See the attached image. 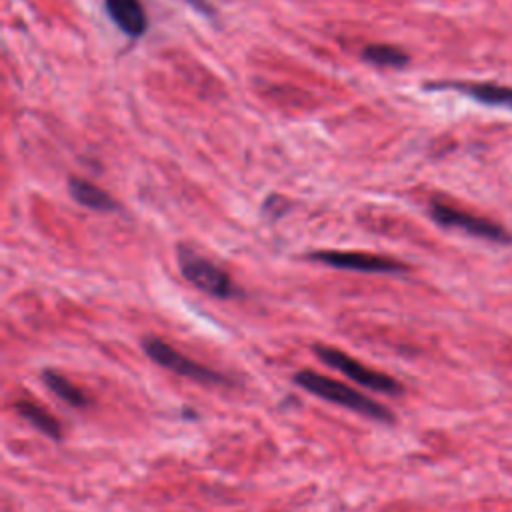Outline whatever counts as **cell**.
Masks as SVG:
<instances>
[{
	"label": "cell",
	"mask_w": 512,
	"mask_h": 512,
	"mask_svg": "<svg viewBox=\"0 0 512 512\" xmlns=\"http://www.w3.org/2000/svg\"><path fill=\"white\" fill-rule=\"evenodd\" d=\"M294 382L300 388L308 390L310 394H314L318 398H324L328 402L346 406L348 410L358 412L366 418H372V420H378V422H392L394 420V414L386 406H382L380 402L356 392L354 388L346 386L344 382L332 380V378H328L324 374H318L314 370H298L294 374Z\"/></svg>",
	"instance_id": "1"
},
{
	"label": "cell",
	"mask_w": 512,
	"mask_h": 512,
	"mask_svg": "<svg viewBox=\"0 0 512 512\" xmlns=\"http://www.w3.org/2000/svg\"><path fill=\"white\" fill-rule=\"evenodd\" d=\"M178 266L182 276L192 286L210 296L232 298L234 294H238V288L234 286L230 274L224 268H220L206 256H200L188 246H178Z\"/></svg>",
	"instance_id": "2"
},
{
	"label": "cell",
	"mask_w": 512,
	"mask_h": 512,
	"mask_svg": "<svg viewBox=\"0 0 512 512\" xmlns=\"http://www.w3.org/2000/svg\"><path fill=\"white\" fill-rule=\"evenodd\" d=\"M142 348L158 366L172 370L176 374H182L186 378H192L196 382H202V384H226L228 382V378L224 374L184 356L182 352L172 348L166 340L148 336L142 340Z\"/></svg>",
	"instance_id": "3"
},
{
	"label": "cell",
	"mask_w": 512,
	"mask_h": 512,
	"mask_svg": "<svg viewBox=\"0 0 512 512\" xmlns=\"http://www.w3.org/2000/svg\"><path fill=\"white\" fill-rule=\"evenodd\" d=\"M314 354L328 366H332L334 370L346 374L348 378H352L354 382L376 390V392H384V394H398L402 390L400 382L394 380L392 376L372 370L364 364H360L356 358L344 354L342 350H336L332 346H324V344H316L314 346Z\"/></svg>",
	"instance_id": "4"
},
{
	"label": "cell",
	"mask_w": 512,
	"mask_h": 512,
	"mask_svg": "<svg viewBox=\"0 0 512 512\" xmlns=\"http://www.w3.org/2000/svg\"><path fill=\"white\" fill-rule=\"evenodd\" d=\"M430 216L446 228H458V230H464L466 234H472V236H478L484 240H492V242H510L512 240L508 230L502 228L500 224L486 220L482 216L464 212L460 208L448 206L438 200H434L430 204Z\"/></svg>",
	"instance_id": "5"
},
{
	"label": "cell",
	"mask_w": 512,
	"mask_h": 512,
	"mask_svg": "<svg viewBox=\"0 0 512 512\" xmlns=\"http://www.w3.org/2000/svg\"><path fill=\"white\" fill-rule=\"evenodd\" d=\"M310 260L322 262L332 268L340 270H354V272H380V274H392V272H404L408 266L404 262H398L388 256L378 254H366V252H340V250H320L308 254Z\"/></svg>",
	"instance_id": "6"
},
{
	"label": "cell",
	"mask_w": 512,
	"mask_h": 512,
	"mask_svg": "<svg viewBox=\"0 0 512 512\" xmlns=\"http://www.w3.org/2000/svg\"><path fill=\"white\" fill-rule=\"evenodd\" d=\"M430 90H456L464 96L488 104V106H504L512 110V86H502L494 82H436L428 84Z\"/></svg>",
	"instance_id": "7"
},
{
	"label": "cell",
	"mask_w": 512,
	"mask_h": 512,
	"mask_svg": "<svg viewBox=\"0 0 512 512\" xmlns=\"http://www.w3.org/2000/svg\"><path fill=\"white\" fill-rule=\"evenodd\" d=\"M104 4L108 16L124 34L138 38L146 32L148 20L140 0H106Z\"/></svg>",
	"instance_id": "8"
},
{
	"label": "cell",
	"mask_w": 512,
	"mask_h": 512,
	"mask_svg": "<svg viewBox=\"0 0 512 512\" xmlns=\"http://www.w3.org/2000/svg\"><path fill=\"white\" fill-rule=\"evenodd\" d=\"M68 188H70L72 198H74L78 204H82V206H86V208H90V210L110 212V210H116V206H118V204L114 202V198H112L108 192H104L102 188H98L96 184H92V182H88V180L70 178Z\"/></svg>",
	"instance_id": "9"
},
{
	"label": "cell",
	"mask_w": 512,
	"mask_h": 512,
	"mask_svg": "<svg viewBox=\"0 0 512 512\" xmlns=\"http://www.w3.org/2000/svg\"><path fill=\"white\" fill-rule=\"evenodd\" d=\"M42 380L44 384L60 398L64 400L66 404L74 406V408H84L90 404V398L72 382L68 380L66 376H62L60 372H54V370H44L42 372Z\"/></svg>",
	"instance_id": "10"
},
{
	"label": "cell",
	"mask_w": 512,
	"mask_h": 512,
	"mask_svg": "<svg viewBox=\"0 0 512 512\" xmlns=\"http://www.w3.org/2000/svg\"><path fill=\"white\" fill-rule=\"evenodd\" d=\"M14 408H16V412H18L22 418H26V420H28L34 428H38L40 432H44V434H48V436H52V438H56V440L62 436L60 422H58L50 412H46L42 406L30 402V400H20V402L14 404Z\"/></svg>",
	"instance_id": "11"
},
{
	"label": "cell",
	"mask_w": 512,
	"mask_h": 512,
	"mask_svg": "<svg viewBox=\"0 0 512 512\" xmlns=\"http://www.w3.org/2000/svg\"><path fill=\"white\" fill-rule=\"evenodd\" d=\"M362 56L364 60L376 66H388V68H402L408 62V54L390 44H368L362 50Z\"/></svg>",
	"instance_id": "12"
},
{
	"label": "cell",
	"mask_w": 512,
	"mask_h": 512,
	"mask_svg": "<svg viewBox=\"0 0 512 512\" xmlns=\"http://www.w3.org/2000/svg\"><path fill=\"white\" fill-rule=\"evenodd\" d=\"M184 2H188L190 6H194L196 10H200L202 14H212V8H210V4H208L206 0H184Z\"/></svg>",
	"instance_id": "13"
}]
</instances>
